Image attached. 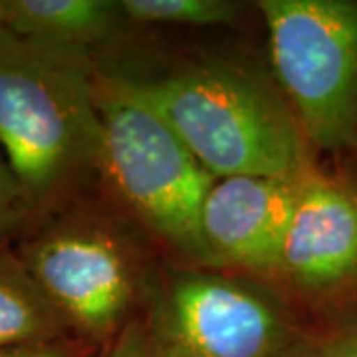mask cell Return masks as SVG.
<instances>
[{
  "mask_svg": "<svg viewBox=\"0 0 357 357\" xmlns=\"http://www.w3.org/2000/svg\"><path fill=\"white\" fill-rule=\"evenodd\" d=\"M91 52L0 30V149L32 220L64 208L100 173Z\"/></svg>",
  "mask_w": 357,
  "mask_h": 357,
  "instance_id": "obj_1",
  "label": "cell"
},
{
  "mask_svg": "<svg viewBox=\"0 0 357 357\" xmlns=\"http://www.w3.org/2000/svg\"><path fill=\"white\" fill-rule=\"evenodd\" d=\"M139 84L215 178H298L312 169L294 112L255 77L227 66H192Z\"/></svg>",
  "mask_w": 357,
  "mask_h": 357,
  "instance_id": "obj_2",
  "label": "cell"
},
{
  "mask_svg": "<svg viewBox=\"0 0 357 357\" xmlns=\"http://www.w3.org/2000/svg\"><path fill=\"white\" fill-rule=\"evenodd\" d=\"M96 100L102 123L100 173L161 241L181 255L213 262L201 213L217 178L197 161L139 82L98 66Z\"/></svg>",
  "mask_w": 357,
  "mask_h": 357,
  "instance_id": "obj_3",
  "label": "cell"
},
{
  "mask_svg": "<svg viewBox=\"0 0 357 357\" xmlns=\"http://www.w3.org/2000/svg\"><path fill=\"white\" fill-rule=\"evenodd\" d=\"M270 60L310 145L357 137V2L260 0Z\"/></svg>",
  "mask_w": 357,
  "mask_h": 357,
  "instance_id": "obj_4",
  "label": "cell"
},
{
  "mask_svg": "<svg viewBox=\"0 0 357 357\" xmlns=\"http://www.w3.org/2000/svg\"><path fill=\"white\" fill-rule=\"evenodd\" d=\"M14 252L76 340L112 342L128 326L133 266L121 241L88 211L72 203L30 220Z\"/></svg>",
  "mask_w": 357,
  "mask_h": 357,
  "instance_id": "obj_5",
  "label": "cell"
},
{
  "mask_svg": "<svg viewBox=\"0 0 357 357\" xmlns=\"http://www.w3.org/2000/svg\"><path fill=\"white\" fill-rule=\"evenodd\" d=\"M147 335L153 357H292L306 340L268 292L201 270L167 280Z\"/></svg>",
  "mask_w": 357,
  "mask_h": 357,
  "instance_id": "obj_6",
  "label": "cell"
},
{
  "mask_svg": "<svg viewBox=\"0 0 357 357\" xmlns=\"http://www.w3.org/2000/svg\"><path fill=\"white\" fill-rule=\"evenodd\" d=\"M276 274L318 298L357 290V187L314 167L307 171Z\"/></svg>",
  "mask_w": 357,
  "mask_h": 357,
  "instance_id": "obj_7",
  "label": "cell"
},
{
  "mask_svg": "<svg viewBox=\"0 0 357 357\" xmlns=\"http://www.w3.org/2000/svg\"><path fill=\"white\" fill-rule=\"evenodd\" d=\"M302 177L217 178L201 213V232L213 262L276 274Z\"/></svg>",
  "mask_w": 357,
  "mask_h": 357,
  "instance_id": "obj_8",
  "label": "cell"
},
{
  "mask_svg": "<svg viewBox=\"0 0 357 357\" xmlns=\"http://www.w3.org/2000/svg\"><path fill=\"white\" fill-rule=\"evenodd\" d=\"M126 16L112 0H8L6 28L24 38L91 52Z\"/></svg>",
  "mask_w": 357,
  "mask_h": 357,
  "instance_id": "obj_9",
  "label": "cell"
},
{
  "mask_svg": "<svg viewBox=\"0 0 357 357\" xmlns=\"http://www.w3.org/2000/svg\"><path fill=\"white\" fill-rule=\"evenodd\" d=\"M64 337L74 335L14 248H0V349Z\"/></svg>",
  "mask_w": 357,
  "mask_h": 357,
  "instance_id": "obj_10",
  "label": "cell"
},
{
  "mask_svg": "<svg viewBox=\"0 0 357 357\" xmlns=\"http://www.w3.org/2000/svg\"><path fill=\"white\" fill-rule=\"evenodd\" d=\"M119 6L139 24L218 26L238 14V4L229 0H121Z\"/></svg>",
  "mask_w": 357,
  "mask_h": 357,
  "instance_id": "obj_11",
  "label": "cell"
},
{
  "mask_svg": "<svg viewBox=\"0 0 357 357\" xmlns=\"http://www.w3.org/2000/svg\"><path fill=\"white\" fill-rule=\"evenodd\" d=\"M30 220L32 213L28 208L24 192L6 161V155L0 149V248H6V244L20 230H26Z\"/></svg>",
  "mask_w": 357,
  "mask_h": 357,
  "instance_id": "obj_12",
  "label": "cell"
},
{
  "mask_svg": "<svg viewBox=\"0 0 357 357\" xmlns=\"http://www.w3.org/2000/svg\"><path fill=\"white\" fill-rule=\"evenodd\" d=\"M292 357H357V326L304 340Z\"/></svg>",
  "mask_w": 357,
  "mask_h": 357,
  "instance_id": "obj_13",
  "label": "cell"
},
{
  "mask_svg": "<svg viewBox=\"0 0 357 357\" xmlns=\"http://www.w3.org/2000/svg\"><path fill=\"white\" fill-rule=\"evenodd\" d=\"M0 357H91V345L76 337L0 349Z\"/></svg>",
  "mask_w": 357,
  "mask_h": 357,
  "instance_id": "obj_14",
  "label": "cell"
},
{
  "mask_svg": "<svg viewBox=\"0 0 357 357\" xmlns=\"http://www.w3.org/2000/svg\"><path fill=\"white\" fill-rule=\"evenodd\" d=\"M100 357H153L147 330L131 321L115 335Z\"/></svg>",
  "mask_w": 357,
  "mask_h": 357,
  "instance_id": "obj_15",
  "label": "cell"
},
{
  "mask_svg": "<svg viewBox=\"0 0 357 357\" xmlns=\"http://www.w3.org/2000/svg\"><path fill=\"white\" fill-rule=\"evenodd\" d=\"M8 22V0H0V30L6 28Z\"/></svg>",
  "mask_w": 357,
  "mask_h": 357,
  "instance_id": "obj_16",
  "label": "cell"
}]
</instances>
